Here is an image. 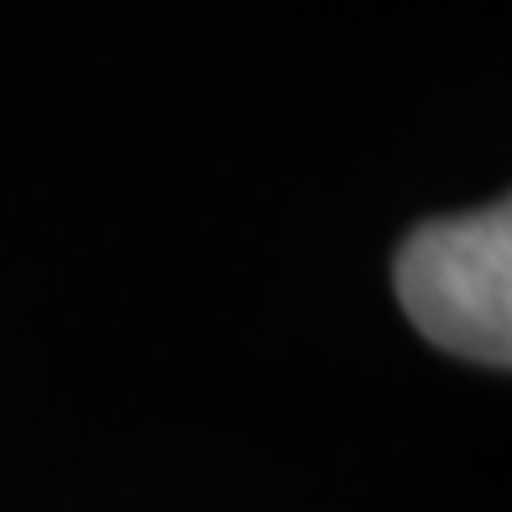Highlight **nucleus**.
I'll list each match as a JSON object with an SVG mask.
<instances>
[{
	"mask_svg": "<svg viewBox=\"0 0 512 512\" xmlns=\"http://www.w3.org/2000/svg\"><path fill=\"white\" fill-rule=\"evenodd\" d=\"M398 304L439 351L481 366L512 361V209L486 204L429 220L392 262Z\"/></svg>",
	"mask_w": 512,
	"mask_h": 512,
	"instance_id": "nucleus-1",
	"label": "nucleus"
}]
</instances>
